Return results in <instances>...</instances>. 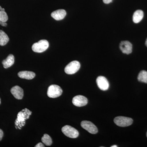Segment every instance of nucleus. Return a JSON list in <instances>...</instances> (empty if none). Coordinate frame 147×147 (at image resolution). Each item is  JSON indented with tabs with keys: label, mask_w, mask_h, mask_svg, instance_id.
Wrapping results in <instances>:
<instances>
[{
	"label": "nucleus",
	"mask_w": 147,
	"mask_h": 147,
	"mask_svg": "<svg viewBox=\"0 0 147 147\" xmlns=\"http://www.w3.org/2000/svg\"><path fill=\"white\" fill-rule=\"evenodd\" d=\"M32 112L27 109H24L21 112H19L15 121L16 127L20 129L22 126H24L26 123L25 121L29 118Z\"/></svg>",
	"instance_id": "f257e3e1"
},
{
	"label": "nucleus",
	"mask_w": 147,
	"mask_h": 147,
	"mask_svg": "<svg viewBox=\"0 0 147 147\" xmlns=\"http://www.w3.org/2000/svg\"><path fill=\"white\" fill-rule=\"evenodd\" d=\"M49 42L46 40H41L32 46V50L37 53H43L49 47Z\"/></svg>",
	"instance_id": "f03ea898"
},
{
	"label": "nucleus",
	"mask_w": 147,
	"mask_h": 147,
	"mask_svg": "<svg viewBox=\"0 0 147 147\" xmlns=\"http://www.w3.org/2000/svg\"><path fill=\"white\" fill-rule=\"evenodd\" d=\"M62 92V90L60 87L57 85H53L48 88L47 94L49 97L55 98L60 96Z\"/></svg>",
	"instance_id": "7ed1b4c3"
},
{
	"label": "nucleus",
	"mask_w": 147,
	"mask_h": 147,
	"mask_svg": "<svg viewBox=\"0 0 147 147\" xmlns=\"http://www.w3.org/2000/svg\"><path fill=\"white\" fill-rule=\"evenodd\" d=\"M133 120L130 118L127 117H117L114 119V122L118 126L120 127H127L131 125L133 123Z\"/></svg>",
	"instance_id": "20e7f679"
},
{
	"label": "nucleus",
	"mask_w": 147,
	"mask_h": 147,
	"mask_svg": "<svg viewBox=\"0 0 147 147\" xmlns=\"http://www.w3.org/2000/svg\"><path fill=\"white\" fill-rule=\"evenodd\" d=\"M62 131L65 136L69 138H76L79 135V131L70 125H65L62 128Z\"/></svg>",
	"instance_id": "39448f33"
},
{
	"label": "nucleus",
	"mask_w": 147,
	"mask_h": 147,
	"mask_svg": "<svg viewBox=\"0 0 147 147\" xmlns=\"http://www.w3.org/2000/svg\"><path fill=\"white\" fill-rule=\"evenodd\" d=\"M80 63L78 61H74L68 64L65 68V71L68 74H73L78 71L80 68Z\"/></svg>",
	"instance_id": "423d86ee"
},
{
	"label": "nucleus",
	"mask_w": 147,
	"mask_h": 147,
	"mask_svg": "<svg viewBox=\"0 0 147 147\" xmlns=\"http://www.w3.org/2000/svg\"><path fill=\"white\" fill-rule=\"evenodd\" d=\"M81 126L91 134H95L97 133V127L92 123L89 121H83L81 123Z\"/></svg>",
	"instance_id": "0eeeda50"
},
{
	"label": "nucleus",
	"mask_w": 147,
	"mask_h": 147,
	"mask_svg": "<svg viewBox=\"0 0 147 147\" xmlns=\"http://www.w3.org/2000/svg\"><path fill=\"white\" fill-rule=\"evenodd\" d=\"M96 82L98 86L102 90H107L109 89V82L107 79L104 76H98L96 79Z\"/></svg>",
	"instance_id": "6e6552de"
},
{
	"label": "nucleus",
	"mask_w": 147,
	"mask_h": 147,
	"mask_svg": "<svg viewBox=\"0 0 147 147\" xmlns=\"http://www.w3.org/2000/svg\"><path fill=\"white\" fill-rule=\"evenodd\" d=\"M88 102V99L82 95H78L74 96L72 99V103L77 107H82L86 105Z\"/></svg>",
	"instance_id": "1a4fd4ad"
},
{
	"label": "nucleus",
	"mask_w": 147,
	"mask_h": 147,
	"mask_svg": "<svg viewBox=\"0 0 147 147\" xmlns=\"http://www.w3.org/2000/svg\"><path fill=\"white\" fill-rule=\"evenodd\" d=\"M120 48L124 54L129 55L132 52V44L128 41H123L120 44Z\"/></svg>",
	"instance_id": "9d476101"
},
{
	"label": "nucleus",
	"mask_w": 147,
	"mask_h": 147,
	"mask_svg": "<svg viewBox=\"0 0 147 147\" xmlns=\"http://www.w3.org/2000/svg\"><path fill=\"white\" fill-rule=\"evenodd\" d=\"M11 92L13 96L17 99H21L24 96V90L18 86L13 87L11 90Z\"/></svg>",
	"instance_id": "9b49d317"
},
{
	"label": "nucleus",
	"mask_w": 147,
	"mask_h": 147,
	"mask_svg": "<svg viewBox=\"0 0 147 147\" xmlns=\"http://www.w3.org/2000/svg\"><path fill=\"white\" fill-rule=\"evenodd\" d=\"M66 12L64 9H58L53 11L51 13V16L57 21L62 20L65 17Z\"/></svg>",
	"instance_id": "f8f14e48"
},
{
	"label": "nucleus",
	"mask_w": 147,
	"mask_h": 147,
	"mask_svg": "<svg viewBox=\"0 0 147 147\" xmlns=\"http://www.w3.org/2000/svg\"><path fill=\"white\" fill-rule=\"evenodd\" d=\"M18 76L22 79L31 80L35 76V74L30 71H21L18 73Z\"/></svg>",
	"instance_id": "ddd939ff"
},
{
	"label": "nucleus",
	"mask_w": 147,
	"mask_h": 147,
	"mask_svg": "<svg viewBox=\"0 0 147 147\" xmlns=\"http://www.w3.org/2000/svg\"><path fill=\"white\" fill-rule=\"evenodd\" d=\"M14 63V57L12 55H9L5 60L3 61L2 63L5 68H8L11 66Z\"/></svg>",
	"instance_id": "4468645a"
},
{
	"label": "nucleus",
	"mask_w": 147,
	"mask_h": 147,
	"mask_svg": "<svg viewBox=\"0 0 147 147\" xmlns=\"http://www.w3.org/2000/svg\"><path fill=\"white\" fill-rule=\"evenodd\" d=\"M144 13L143 11L138 10L135 11L133 16V21L135 24L139 23L144 17Z\"/></svg>",
	"instance_id": "2eb2a0df"
},
{
	"label": "nucleus",
	"mask_w": 147,
	"mask_h": 147,
	"mask_svg": "<svg viewBox=\"0 0 147 147\" xmlns=\"http://www.w3.org/2000/svg\"><path fill=\"white\" fill-rule=\"evenodd\" d=\"M9 41V38L7 34L1 30H0V45L4 46Z\"/></svg>",
	"instance_id": "dca6fc26"
},
{
	"label": "nucleus",
	"mask_w": 147,
	"mask_h": 147,
	"mask_svg": "<svg viewBox=\"0 0 147 147\" xmlns=\"http://www.w3.org/2000/svg\"><path fill=\"white\" fill-rule=\"evenodd\" d=\"M138 80L139 82L147 84V71L145 70L140 71L138 76Z\"/></svg>",
	"instance_id": "f3484780"
},
{
	"label": "nucleus",
	"mask_w": 147,
	"mask_h": 147,
	"mask_svg": "<svg viewBox=\"0 0 147 147\" xmlns=\"http://www.w3.org/2000/svg\"><path fill=\"white\" fill-rule=\"evenodd\" d=\"M42 142L46 146H50L52 144V140L49 135L45 134L41 139Z\"/></svg>",
	"instance_id": "a211bd4d"
},
{
	"label": "nucleus",
	"mask_w": 147,
	"mask_h": 147,
	"mask_svg": "<svg viewBox=\"0 0 147 147\" xmlns=\"http://www.w3.org/2000/svg\"><path fill=\"white\" fill-rule=\"evenodd\" d=\"M8 20V16L5 11H0V21L6 22Z\"/></svg>",
	"instance_id": "6ab92c4d"
},
{
	"label": "nucleus",
	"mask_w": 147,
	"mask_h": 147,
	"mask_svg": "<svg viewBox=\"0 0 147 147\" xmlns=\"http://www.w3.org/2000/svg\"><path fill=\"white\" fill-rule=\"evenodd\" d=\"M3 136V132L2 130L0 129V141L2 139Z\"/></svg>",
	"instance_id": "aec40b11"
},
{
	"label": "nucleus",
	"mask_w": 147,
	"mask_h": 147,
	"mask_svg": "<svg viewBox=\"0 0 147 147\" xmlns=\"http://www.w3.org/2000/svg\"><path fill=\"white\" fill-rule=\"evenodd\" d=\"M35 147H44V146L43 145V144H42V143H39L38 144H37L36 145Z\"/></svg>",
	"instance_id": "412c9836"
},
{
	"label": "nucleus",
	"mask_w": 147,
	"mask_h": 147,
	"mask_svg": "<svg viewBox=\"0 0 147 147\" xmlns=\"http://www.w3.org/2000/svg\"><path fill=\"white\" fill-rule=\"evenodd\" d=\"M113 0H103V2L105 4H109L112 2Z\"/></svg>",
	"instance_id": "4be33fe9"
},
{
	"label": "nucleus",
	"mask_w": 147,
	"mask_h": 147,
	"mask_svg": "<svg viewBox=\"0 0 147 147\" xmlns=\"http://www.w3.org/2000/svg\"><path fill=\"white\" fill-rule=\"evenodd\" d=\"M0 24H1V26L3 27H6L7 26V24L6 23V22H1H1H0Z\"/></svg>",
	"instance_id": "5701e85b"
},
{
	"label": "nucleus",
	"mask_w": 147,
	"mask_h": 147,
	"mask_svg": "<svg viewBox=\"0 0 147 147\" xmlns=\"http://www.w3.org/2000/svg\"><path fill=\"white\" fill-rule=\"evenodd\" d=\"M5 11V9L4 8H2L0 6V11Z\"/></svg>",
	"instance_id": "b1692460"
},
{
	"label": "nucleus",
	"mask_w": 147,
	"mask_h": 147,
	"mask_svg": "<svg viewBox=\"0 0 147 147\" xmlns=\"http://www.w3.org/2000/svg\"><path fill=\"white\" fill-rule=\"evenodd\" d=\"M118 146H117V145H113V146H112L111 147H117Z\"/></svg>",
	"instance_id": "393cba45"
},
{
	"label": "nucleus",
	"mask_w": 147,
	"mask_h": 147,
	"mask_svg": "<svg viewBox=\"0 0 147 147\" xmlns=\"http://www.w3.org/2000/svg\"><path fill=\"white\" fill-rule=\"evenodd\" d=\"M146 46L147 47V38L146 39Z\"/></svg>",
	"instance_id": "a878e982"
},
{
	"label": "nucleus",
	"mask_w": 147,
	"mask_h": 147,
	"mask_svg": "<svg viewBox=\"0 0 147 147\" xmlns=\"http://www.w3.org/2000/svg\"><path fill=\"white\" fill-rule=\"evenodd\" d=\"M0 104H1V99H0Z\"/></svg>",
	"instance_id": "bb28decb"
},
{
	"label": "nucleus",
	"mask_w": 147,
	"mask_h": 147,
	"mask_svg": "<svg viewBox=\"0 0 147 147\" xmlns=\"http://www.w3.org/2000/svg\"><path fill=\"white\" fill-rule=\"evenodd\" d=\"M146 135H147V132Z\"/></svg>",
	"instance_id": "cd10ccee"
},
{
	"label": "nucleus",
	"mask_w": 147,
	"mask_h": 147,
	"mask_svg": "<svg viewBox=\"0 0 147 147\" xmlns=\"http://www.w3.org/2000/svg\"><path fill=\"white\" fill-rule=\"evenodd\" d=\"M0 22H1V21H0Z\"/></svg>",
	"instance_id": "c85d7f7f"
}]
</instances>
